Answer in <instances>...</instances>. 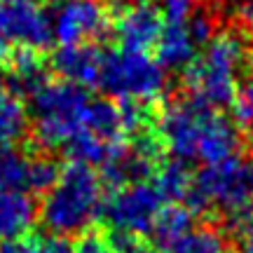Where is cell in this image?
I'll use <instances>...</instances> for the list:
<instances>
[{"mask_svg":"<svg viewBox=\"0 0 253 253\" xmlns=\"http://www.w3.org/2000/svg\"><path fill=\"white\" fill-rule=\"evenodd\" d=\"M162 2H164L162 7L164 19H185L190 17L195 0H162Z\"/></svg>","mask_w":253,"mask_h":253,"instance_id":"cell-28","label":"cell"},{"mask_svg":"<svg viewBox=\"0 0 253 253\" xmlns=\"http://www.w3.org/2000/svg\"><path fill=\"white\" fill-rule=\"evenodd\" d=\"M190 230H192V211L183 204H164L153 223L150 239L157 251L167 253Z\"/></svg>","mask_w":253,"mask_h":253,"instance_id":"cell-16","label":"cell"},{"mask_svg":"<svg viewBox=\"0 0 253 253\" xmlns=\"http://www.w3.org/2000/svg\"><path fill=\"white\" fill-rule=\"evenodd\" d=\"M0 253H40V249H38V239L21 235V237L2 242L0 244Z\"/></svg>","mask_w":253,"mask_h":253,"instance_id":"cell-27","label":"cell"},{"mask_svg":"<svg viewBox=\"0 0 253 253\" xmlns=\"http://www.w3.org/2000/svg\"><path fill=\"white\" fill-rule=\"evenodd\" d=\"M126 2H129V0H126ZM141 2H143V0H141Z\"/></svg>","mask_w":253,"mask_h":253,"instance_id":"cell-35","label":"cell"},{"mask_svg":"<svg viewBox=\"0 0 253 253\" xmlns=\"http://www.w3.org/2000/svg\"><path fill=\"white\" fill-rule=\"evenodd\" d=\"M216 113V108L192 96L167 103L157 122V136L162 138L164 150H169L173 160L181 162L197 160L202 138Z\"/></svg>","mask_w":253,"mask_h":253,"instance_id":"cell-7","label":"cell"},{"mask_svg":"<svg viewBox=\"0 0 253 253\" xmlns=\"http://www.w3.org/2000/svg\"><path fill=\"white\" fill-rule=\"evenodd\" d=\"M36 220V202L28 192H0V244L26 235Z\"/></svg>","mask_w":253,"mask_h":253,"instance_id":"cell-14","label":"cell"},{"mask_svg":"<svg viewBox=\"0 0 253 253\" xmlns=\"http://www.w3.org/2000/svg\"><path fill=\"white\" fill-rule=\"evenodd\" d=\"M0 84H2V71H0Z\"/></svg>","mask_w":253,"mask_h":253,"instance_id":"cell-34","label":"cell"},{"mask_svg":"<svg viewBox=\"0 0 253 253\" xmlns=\"http://www.w3.org/2000/svg\"><path fill=\"white\" fill-rule=\"evenodd\" d=\"M239 21H242V28L253 33V0H242L239 5Z\"/></svg>","mask_w":253,"mask_h":253,"instance_id":"cell-29","label":"cell"},{"mask_svg":"<svg viewBox=\"0 0 253 253\" xmlns=\"http://www.w3.org/2000/svg\"><path fill=\"white\" fill-rule=\"evenodd\" d=\"M246 59L249 49L237 31L216 33L207 47H202V54L185 68V89L192 99L216 110L232 106Z\"/></svg>","mask_w":253,"mask_h":253,"instance_id":"cell-1","label":"cell"},{"mask_svg":"<svg viewBox=\"0 0 253 253\" xmlns=\"http://www.w3.org/2000/svg\"><path fill=\"white\" fill-rule=\"evenodd\" d=\"M249 202H253V155H232L195 173L183 207L192 213H204L213 207L230 213Z\"/></svg>","mask_w":253,"mask_h":253,"instance_id":"cell-4","label":"cell"},{"mask_svg":"<svg viewBox=\"0 0 253 253\" xmlns=\"http://www.w3.org/2000/svg\"><path fill=\"white\" fill-rule=\"evenodd\" d=\"M155 173H157L155 185L160 188L164 199H171V202H183L192 188V178H195V173H190V169L181 160L160 164V169Z\"/></svg>","mask_w":253,"mask_h":253,"instance_id":"cell-20","label":"cell"},{"mask_svg":"<svg viewBox=\"0 0 253 253\" xmlns=\"http://www.w3.org/2000/svg\"><path fill=\"white\" fill-rule=\"evenodd\" d=\"M103 52L96 45H61L52 56V71L80 87H96Z\"/></svg>","mask_w":253,"mask_h":253,"instance_id":"cell-11","label":"cell"},{"mask_svg":"<svg viewBox=\"0 0 253 253\" xmlns=\"http://www.w3.org/2000/svg\"><path fill=\"white\" fill-rule=\"evenodd\" d=\"M164 14L160 7L150 2H138L134 7H125L120 12L115 36L120 47L134 49V52H150L155 49L157 40L162 36Z\"/></svg>","mask_w":253,"mask_h":253,"instance_id":"cell-10","label":"cell"},{"mask_svg":"<svg viewBox=\"0 0 253 253\" xmlns=\"http://www.w3.org/2000/svg\"><path fill=\"white\" fill-rule=\"evenodd\" d=\"M225 239L216 227H192L167 253H223Z\"/></svg>","mask_w":253,"mask_h":253,"instance_id":"cell-21","label":"cell"},{"mask_svg":"<svg viewBox=\"0 0 253 253\" xmlns=\"http://www.w3.org/2000/svg\"><path fill=\"white\" fill-rule=\"evenodd\" d=\"M28 129V113L12 94H0V150L17 145Z\"/></svg>","mask_w":253,"mask_h":253,"instance_id":"cell-19","label":"cell"},{"mask_svg":"<svg viewBox=\"0 0 253 253\" xmlns=\"http://www.w3.org/2000/svg\"><path fill=\"white\" fill-rule=\"evenodd\" d=\"M167 204L164 195L155 183H134L126 188L113 190V197L103 199L101 216L110 232H126V235L143 237L150 235L157 213Z\"/></svg>","mask_w":253,"mask_h":253,"instance_id":"cell-8","label":"cell"},{"mask_svg":"<svg viewBox=\"0 0 253 253\" xmlns=\"http://www.w3.org/2000/svg\"><path fill=\"white\" fill-rule=\"evenodd\" d=\"M52 21L42 0H0V56L42 52L52 45Z\"/></svg>","mask_w":253,"mask_h":253,"instance_id":"cell-6","label":"cell"},{"mask_svg":"<svg viewBox=\"0 0 253 253\" xmlns=\"http://www.w3.org/2000/svg\"><path fill=\"white\" fill-rule=\"evenodd\" d=\"M82 129L103 138V141H110V143H125V126H122L120 106L106 99L89 101V106L84 110Z\"/></svg>","mask_w":253,"mask_h":253,"instance_id":"cell-17","label":"cell"},{"mask_svg":"<svg viewBox=\"0 0 253 253\" xmlns=\"http://www.w3.org/2000/svg\"><path fill=\"white\" fill-rule=\"evenodd\" d=\"M155 49H157V61L162 63L164 68L181 71V68H188L190 63L195 61V56L202 49V45L190 31L188 17L164 19L162 36L157 40Z\"/></svg>","mask_w":253,"mask_h":253,"instance_id":"cell-12","label":"cell"},{"mask_svg":"<svg viewBox=\"0 0 253 253\" xmlns=\"http://www.w3.org/2000/svg\"><path fill=\"white\" fill-rule=\"evenodd\" d=\"M89 101V91L68 80L47 82L38 89L31 96V118L40 145L63 148V143L82 129Z\"/></svg>","mask_w":253,"mask_h":253,"instance_id":"cell-3","label":"cell"},{"mask_svg":"<svg viewBox=\"0 0 253 253\" xmlns=\"http://www.w3.org/2000/svg\"><path fill=\"white\" fill-rule=\"evenodd\" d=\"M167 84L164 66L148 52L134 49H110L103 52L99 73V87L103 94L120 101H153Z\"/></svg>","mask_w":253,"mask_h":253,"instance_id":"cell-5","label":"cell"},{"mask_svg":"<svg viewBox=\"0 0 253 253\" xmlns=\"http://www.w3.org/2000/svg\"><path fill=\"white\" fill-rule=\"evenodd\" d=\"M225 227L235 237H239V239H244L246 235H251L253 232V202L235 209V211H230L225 218Z\"/></svg>","mask_w":253,"mask_h":253,"instance_id":"cell-24","label":"cell"},{"mask_svg":"<svg viewBox=\"0 0 253 253\" xmlns=\"http://www.w3.org/2000/svg\"><path fill=\"white\" fill-rule=\"evenodd\" d=\"M61 176V167L49 157V155H31V181L28 190L31 192H47Z\"/></svg>","mask_w":253,"mask_h":253,"instance_id":"cell-22","label":"cell"},{"mask_svg":"<svg viewBox=\"0 0 253 253\" xmlns=\"http://www.w3.org/2000/svg\"><path fill=\"white\" fill-rule=\"evenodd\" d=\"M249 61L253 63V47H251V52H249Z\"/></svg>","mask_w":253,"mask_h":253,"instance_id":"cell-33","label":"cell"},{"mask_svg":"<svg viewBox=\"0 0 253 253\" xmlns=\"http://www.w3.org/2000/svg\"><path fill=\"white\" fill-rule=\"evenodd\" d=\"M31 155L12 148L0 150V192H31Z\"/></svg>","mask_w":253,"mask_h":253,"instance_id":"cell-18","label":"cell"},{"mask_svg":"<svg viewBox=\"0 0 253 253\" xmlns=\"http://www.w3.org/2000/svg\"><path fill=\"white\" fill-rule=\"evenodd\" d=\"M49 21L59 45H96L110 28L103 0H56Z\"/></svg>","mask_w":253,"mask_h":253,"instance_id":"cell-9","label":"cell"},{"mask_svg":"<svg viewBox=\"0 0 253 253\" xmlns=\"http://www.w3.org/2000/svg\"><path fill=\"white\" fill-rule=\"evenodd\" d=\"M235 122L244 129H253V78L239 82V89L232 101Z\"/></svg>","mask_w":253,"mask_h":253,"instance_id":"cell-23","label":"cell"},{"mask_svg":"<svg viewBox=\"0 0 253 253\" xmlns=\"http://www.w3.org/2000/svg\"><path fill=\"white\" fill-rule=\"evenodd\" d=\"M126 143H110V141H103L99 136L89 134L80 129L78 134L68 138L63 143V153L66 157L75 164H87V167H103L108 164L113 157H118L122 150H125Z\"/></svg>","mask_w":253,"mask_h":253,"instance_id":"cell-15","label":"cell"},{"mask_svg":"<svg viewBox=\"0 0 253 253\" xmlns=\"http://www.w3.org/2000/svg\"><path fill=\"white\" fill-rule=\"evenodd\" d=\"M73 242L71 237L66 235H47L42 237V239H38V249H40V253H73Z\"/></svg>","mask_w":253,"mask_h":253,"instance_id":"cell-26","label":"cell"},{"mask_svg":"<svg viewBox=\"0 0 253 253\" xmlns=\"http://www.w3.org/2000/svg\"><path fill=\"white\" fill-rule=\"evenodd\" d=\"M220 5H242V0H218Z\"/></svg>","mask_w":253,"mask_h":253,"instance_id":"cell-31","label":"cell"},{"mask_svg":"<svg viewBox=\"0 0 253 253\" xmlns=\"http://www.w3.org/2000/svg\"><path fill=\"white\" fill-rule=\"evenodd\" d=\"M5 61H7V73L2 75V82L9 87L7 94L17 96V99L19 96L31 99L38 89H42L49 82L40 52H14Z\"/></svg>","mask_w":253,"mask_h":253,"instance_id":"cell-13","label":"cell"},{"mask_svg":"<svg viewBox=\"0 0 253 253\" xmlns=\"http://www.w3.org/2000/svg\"><path fill=\"white\" fill-rule=\"evenodd\" d=\"M103 207V181L87 164L68 162L59 181L47 190L40 218L54 235L73 237L84 232Z\"/></svg>","mask_w":253,"mask_h":253,"instance_id":"cell-2","label":"cell"},{"mask_svg":"<svg viewBox=\"0 0 253 253\" xmlns=\"http://www.w3.org/2000/svg\"><path fill=\"white\" fill-rule=\"evenodd\" d=\"M242 253H253V232L242 239Z\"/></svg>","mask_w":253,"mask_h":253,"instance_id":"cell-30","label":"cell"},{"mask_svg":"<svg viewBox=\"0 0 253 253\" xmlns=\"http://www.w3.org/2000/svg\"><path fill=\"white\" fill-rule=\"evenodd\" d=\"M73 253H115L110 239L101 232H82V237L75 242Z\"/></svg>","mask_w":253,"mask_h":253,"instance_id":"cell-25","label":"cell"},{"mask_svg":"<svg viewBox=\"0 0 253 253\" xmlns=\"http://www.w3.org/2000/svg\"><path fill=\"white\" fill-rule=\"evenodd\" d=\"M134 253H155V251H150V249H148V246L143 244V246H141V249H136Z\"/></svg>","mask_w":253,"mask_h":253,"instance_id":"cell-32","label":"cell"}]
</instances>
